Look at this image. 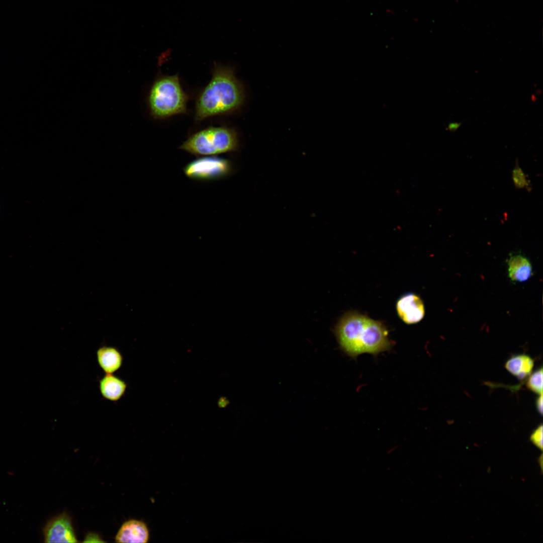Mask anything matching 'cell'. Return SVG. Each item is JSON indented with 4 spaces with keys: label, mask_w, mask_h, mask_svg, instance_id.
Segmentation results:
<instances>
[{
    "label": "cell",
    "mask_w": 543,
    "mask_h": 543,
    "mask_svg": "<svg viewBox=\"0 0 543 543\" xmlns=\"http://www.w3.org/2000/svg\"><path fill=\"white\" fill-rule=\"evenodd\" d=\"M335 334L342 350L353 358L365 353L377 355L392 346L388 331L382 322L354 311L340 319Z\"/></svg>",
    "instance_id": "1"
},
{
    "label": "cell",
    "mask_w": 543,
    "mask_h": 543,
    "mask_svg": "<svg viewBox=\"0 0 543 543\" xmlns=\"http://www.w3.org/2000/svg\"><path fill=\"white\" fill-rule=\"evenodd\" d=\"M244 91L233 70L217 65L209 83L202 90L196 105L195 118L201 121L238 109L244 100Z\"/></svg>",
    "instance_id": "2"
},
{
    "label": "cell",
    "mask_w": 543,
    "mask_h": 543,
    "mask_svg": "<svg viewBox=\"0 0 543 543\" xmlns=\"http://www.w3.org/2000/svg\"><path fill=\"white\" fill-rule=\"evenodd\" d=\"M187 101V96L176 74L161 76L155 80L150 88L148 99L151 114L156 118H164L185 113Z\"/></svg>",
    "instance_id": "3"
},
{
    "label": "cell",
    "mask_w": 543,
    "mask_h": 543,
    "mask_svg": "<svg viewBox=\"0 0 543 543\" xmlns=\"http://www.w3.org/2000/svg\"><path fill=\"white\" fill-rule=\"evenodd\" d=\"M239 147L237 132L226 127H211L190 136L180 149L196 156H214L235 151Z\"/></svg>",
    "instance_id": "4"
},
{
    "label": "cell",
    "mask_w": 543,
    "mask_h": 543,
    "mask_svg": "<svg viewBox=\"0 0 543 543\" xmlns=\"http://www.w3.org/2000/svg\"><path fill=\"white\" fill-rule=\"evenodd\" d=\"M232 170L230 161L216 156L198 158L187 164L184 172L188 177L198 180H212L228 176Z\"/></svg>",
    "instance_id": "5"
},
{
    "label": "cell",
    "mask_w": 543,
    "mask_h": 543,
    "mask_svg": "<svg viewBox=\"0 0 543 543\" xmlns=\"http://www.w3.org/2000/svg\"><path fill=\"white\" fill-rule=\"evenodd\" d=\"M45 542H77L69 516L63 513L51 519L44 529Z\"/></svg>",
    "instance_id": "6"
},
{
    "label": "cell",
    "mask_w": 543,
    "mask_h": 543,
    "mask_svg": "<svg viewBox=\"0 0 543 543\" xmlns=\"http://www.w3.org/2000/svg\"><path fill=\"white\" fill-rule=\"evenodd\" d=\"M396 310L400 319L408 324L420 322L425 315L422 300L414 293H408L401 296L397 302Z\"/></svg>",
    "instance_id": "7"
},
{
    "label": "cell",
    "mask_w": 543,
    "mask_h": 543,
    "mask_svg": "<svg viewBox=\"0 0 543 543\" xmlns=\"http://www.w3.org/2000/svg\"><path fill=\"white\" fill-rule=\"evenodd\" d=\"M149 531L143 522L135 519L124 522L119 530L115 540L117 542H147Z\"/></svg>",
    "instance_id": "8"
},
{
    "label": "cell",
    "mask_w": 543,
    "mask_h": 543,
    "mask_svg": "<svg viewBox=\"0 0 543 543\" xmlns=\"http://www.w3.org/2000/svg\"><path fill=\"white\" fill-rule=\"evenodd\" d=\"M127 387L126 383L113 374H106L99 382L102 396L106 399L116 402L124 395Z\"/></svg>",
    "instance_id": "9"
},
{
    "label": "cell",
    "mask_w": 543,
    "mask_h": 543,
    "mask_svg": "<svg viewBox=\"0 0 543 543\" xmlns=\"http://www.w3.org/2000/svg\"><path fill=\"white\" fill-rule=\"evenodd\" d=\"M99 365L106 374H113L119 370L123 361V355L115 347L103 345L97 351Z\"/></svg>",
    "instance_id": "10"
},
{
    "label": "cell",
    "mask_w": 543,
    "mask_h": 543,
    "mask_svg": "<svg viewBox=\"0 0 543 543\" xmlns=\"http://www.w3.org/2000/svg\"><path fill=\"white\" fill-rule=\"evenodd\" d=\"M508 273L512 281L525 282L532 275L531 264L526 257L520 254L511 255L508 260Z\"/></svg>",
    "instance_id": "11"
},
{
    "label": "cell",
    "mask_w": 543,
    "mask_h": 543,
    "mask_svg": "<svg viewBox=\"0 0 543 543\" xmlns=\"http://www.w3.org/2000/svg\"><path fill=\"white\" fill-rule=\"evenodd\" d=\"M534 360L529 355L521 354L514 355L507 360L505 369L518 380H522L531 373Z\"/></svg>",
    "instance_id": "12"
},
{
    "label": "cell",
    "mask_w": 543,
    "mask_h": 543,
    "mask_svg": "<svg viewBox=\"0 0 543 543\" xmlns=\"http://www.w3.org/2000/svg\"><path fill=\"white\" fill-rule=\"evenodd\" d=\"M526 387L533 392L542 394V368L533 372L528 376Z\"/></svg>",
    "instance_id": "13"
},
{
    "label": "cell",
    "mask_w": 543,
    "mask_h": 543,
    "mask_svg": "<svg viewBox=\"0 0 543 543\" xmlns=\"http://www.w3.org/2000/svg\"><path fill=\"white\" fill-rule=\"evenodd\" d=\"M512 178L514 185L516 188L530 189V182L527 179V175L519 165L518 161H516L515 166L512 170Z\"/></svg>",
    "instance_id": "14"
},
{
    "label": "cell",
    "mask_w": 543,
    "mask_h": 543,
    "mask_svg": "<svg viewBox=\"0 0 543 543\" xmlns=\"http://www.w3.org/2000/svg\"><path fill=\"white\" fill-rule=\"evenodd\" d=\"M542 425L540 424L530 435L531 441L540 450L542 449Z\"/></svg>",
    "instance_id": "15"
},
{
    "label": "cell",
    "mask_w": 543,
    "mask_h": 543,
    "mask_svg": "<svg viewBox=\"0 0 543 543\" xmlns=\"http://www.w3.org/2000/svg\"><path fill=\"white\" fill-rule=\"evenodd\" d=\"M85 540L84 542H103L98 537L97 534H94L93 533L87 534L85 537Z\"/></svg>",
    "instance_id": "16"
},
{
    "label": "cell",
    "mask_w": 543,
    "mask_h": 543,
    "mask_svg": "<svg viewBox=\"0 0 543 543\" xmlns=\"http://www.w3.org/2000/svg\"><path fill=\"white\" fill-rule=\"evenodd\" d=\"M542 394L539 395L536 400L535 405L537 411L540 415L542 414Z\"/></svg>",
    "instance_id": "17"
},
{
    "label": "cell",
    "mask_w": 543,
    "mask_h": 543,
    "mask_svg": "<svg viewBox=\"0 0 543 543\" xmlns=\"http://www.w3.org/2000/svg\"><path fill=\"white\" fill-rule=\"evenodd\" d=\"M462 123L458 122H452L449 123L446 128V130H449L450 132L453 133L457 130V129L461 126Z\"/></svg>",
    "instance_id": "18"
},
{
    "label": "cell",
    "mask_w": 543,
    "mask_h": 543,
    "mask_svg": "<svg viewBox=\"0 0 543 543\" xmlns=\"http://www.w3.org/2000/svg\"><path fill=\"white\" fill-rule=\"evenodd\" d=\"M228 403V401L225 398H222L219 401V406L221 407H225Z\"/></svg>",
    "instance_id": "19"
}]
</instances>
